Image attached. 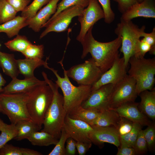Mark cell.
Instances as JSON below:
<instances>
[{
	"instance_id": "obj_1",
	"label": "cell",
	"mask_w": 155,
	"mask_h": 155,
	"mask_svg": "<svg viewBox=\"0 0 155 155\" xmlns=\"http://www.w3.org/2000/svg\"><path fill=\"white\" fill-rule=\"evenodd\" d=\"M93 27L89 29L80 42L83 47L81 57L83 59L90 53L92 58L103 73L120 57L119 50L121 45V38L120 36H117L115 39L109 42L98 41L93 36Z\"/></svg>"
},
{
	"instance_id": "obj_2",
	"label": "cell",
	"mask_w": 155,
	"mask_h": 155,
	"mask_svg": "<svg viewBox=\"0 0 155 155\" xmlns=\"http://www.w3.org/2000/svg\"><path fill=\"white\" fill-rule=\"evenodd\" d=\"M42 73L44 80L51 88L53 96L45 114L43 124L44 128L41 131L47 132L59 139L67 114L64 107L63 96L59 92L58 85L48 79L45 72L43 71Z\"/></svg>"
},
{
	"instance_id": "obj_3",
	"label": "cell",
	"mask_w": 155,
	"mask_h": 155,
	"mask_svg": "<svg viewBox=\"0 0 155 155\" xmlns=\"http://www.w3.org/2000/svg\"><path fill=\"white\" fill-rule=\"evenodd\" d=\"M63 59L58 63L61 65L63 70L64 77H61L58 71L50 67L47 63L44 67L51 70L55 75L57 80L55 83L62 90L64 100V106L67 114L81 106L82 103L88 97L92 91V86L79 85H73L67 76L66 70L63 64Z\"/></svg>"
},
{
	"instance_id": "obj_4",
	"label": "cell",
	"mask_w": 155,
	"mask_h": 155,
	"mask_svg": "<svg viewBox=\"0 0 155 155\" xmlns=\"http://www.w3.org/2000/svg\"><path fill=\"white\" fill-rule=\"evenodd\" d=\"M46 83L37 85L28 92L27 111L32 120L42 127L46 113L51 104L53 92Z\"/></svg>"
},
{
	"instance_id": "obj_5",
	"label": "cell",
	"mask_w": 155,
	"mask_h": 155,
	"mask_svg": "<svg viewBox=\"0 0 155 155\" xmlns=\"http://www.w3.org/2000/svg\"><path fill=\"white\" fill-rule=\"evenodd\" d=\"M128 74L135 81L138 95L145 90L154 88L155 83V58L146 59L133 56L129 59Z\"/></svg>"
},
{
	"instance_id": "obj_6",
	"label": "cell",
	"mask_w": 155,
	"mask_h": 155,
	"mask_svg": "<svg viewBox=\"0 0 155 155\" xmlns=\"http://www.w3.org/2000/svg\"><path fill=\"white\" fill-rule=\"evenodd\" d=\"M145 26L139 28L131 20L121 21L115 30V33L121 36L120 51L123 54L125 63L127 67L130 58L137 53L140 38L145 32Z\"/></svg>"
},
{
	"instance_id": "obj_7",
	"label": "cell",
	"mask_w": 155,
	"mask_h": 155,
	"mask_svg": "<svg viewBox=\"0 0 155 155\" xmlns=\"http://www.w3.org/2000/svg\"><path fill=\"white\" fill-rule=\"evenodd\" d=\"M28 95V93H0V105L3 113L7 115L11 123L15 124L22 120L32 121L26 106Z\"/></svg>"
},
{
	"instance_id": "obj_8",
	"label": "cell",
	"mask_w": 155,
	"mask_h": 155,
	"mask_svg": "<svg viewBox=\"0 0 155 155\" xmlns=\"http://www.w3.org/2000/svg\"><path fill=\"white\" fill-rule=\"evenodd\" d=\"M66 72L68 77L79 85L92 86L103 73L92 58L83 63L72 66Z\"/></svg>"
},
{
	"instance_id": "obj_9",
	"label": "cell",
	"mask_w": 155,
	"mask_h": 155,
	"mask_svg": "<svg viewBox=\"0 0 155 155\" xmlns=\"http://www.w3.org/2000/svg\"><path fill=\"white\" fill-rule=\"evenodd\" d=\"M136 82L127 74L113 88L111 96L109 108L115 109L125 104L135 102L137 96L136 90Z\"/></svg>"
},
{
	"instance_id": "obj_10",
	"label": "cell",
	"mask_w": 155,
	"mask_h": 155,
	"mask_svg": "<svg viewBox=\"0 0 155 155\" xmlns=\"http://www.w3.org/2000/svg\"><path fill=\"white\" fill-rule=\"evenodd\" d=\"M84 8L80 6L74 5L60 12L43 26L42 28L46 27V28L40 35V38L51 32H59L66 30L73 18L80 15Z\"/></svg>"
},
{
	"instance_id": "obj_11",
	"label": "cell",
	"mask_w": 155,
	"mask_h": 155,
	"mask_svg": "<svg viewBox=\"0 0 155 155\" xmlns=\"http://www.w3.org/2000/svg\"><path fill=\"white\" fill-rule=\"evenodd\" d=\"M84 8L78 20L81 25L79 34L76 37L80 42L83 39L88 30L99 20L104 18V14L98 0H90L87 6Z\"/></svg>"
},
{
	"instance_id": "obj_12",
	"label": "cell",
	"mask_w": 155,
	"mask_h": 155,
	"mask_svg": "<svg viewBox=\"0 0 155 155\" xmlns=\"http://www.w3.org/2000/svg\"><path fill=\"white\" fill-rule=\"evenodd\" d=\"M114 85H104L92 91L87 98L82 104L83 108L94 110L100 112L109 109V103Z\"/></svg>"
},
{
	"instance_id": "obj_13",
	"label": "cell",
	"mask_w": 155,
	"mask_h": 155,
	"mask_svg": "<svg viewBox=\"0 0 155 155\" xmlns=\"http://www.w3.org/2000/svg\"><path fill=\"white\" fill-rule=\"evenodd\" d=\"M63 128L69 137L75 141L92 143L89 139V135L93 128L88 123L71 118L67 114Z\"/></svg>"
},
{
	"instance_id": "obj_14",
	"label": "cell",
	"mask_w": 155,
	"mask_h": 155,
	"mask_svg": "<svg viewBox=\"0 0 155 155\" xmlns=\"http://www.w3.org/2000/svg\"><path fill=\"white\" fill-rule=\"evenodd\" d=\"M127 67L123 57H119L110 68L103 73L98 80L92 86V91L106 84H116L127 74Z\"/></svg>"
},
{
	"instance_id": "obj_15",
	"label": "cell",
	"mask_w": 155,
	"mask_h": 155,
	"mask_svg": "<svg viewBox=\"0 0 155 155\" xmlns=\"http://www.w3.org/2000/svg\"><path fill=\"white\" fill-rule=\"evenodd\" d=\"M89 135L92 143L99 147H103L105 143L112 144L117 148L120 146L119 136L114 127H93Z\"/></svg>"
},
{
	"instance_id": "obj_16",
	"label": "cell",
	"mask_w": 155,
	"mask_h": 155,
	"mask_svg": "<svg viewBox=\"0 0 155 155\" xmlns=\"http://www.w3.org/2000/svg\"><path fill=\"white\" fill-rule=\"evenodd\" d=\"M146 18H155V3L154 0H144L131 6L122 14L121 21L131 20L137 17Z\"/></svg>"
},
{
	"instance_id": "obj_17",
	"label": "cell",
	"mask_w": 155,
	"mask_h": 155,
	"mask_svg": "<svg viewBox=\"0 0 155 155\" xmlns=\"http://www.w3.org/2000/svg\"><path fill=\"white\" fill-rule=\"evenodd\" d=\"M59 0H52L40 9L34 17L27 20L28 27L35 32H39L51 16L56 12Z\"/></svg>"
},
{
	"instance_id": "obj_18",
	"label": "cell",
	"mask_w": 155,
	"mask_h": 155,
	"mask_svg": "<svg viewBox=\"0 0 155 155\" xmlns=\"http://www.w3.org/2000/svg\"><path fill=\"white\" fill-rule=\"evenodd\" d=\"M138 103L135 102H130L113 109L120 117L126 118L133 122L137 123L142 126H148L152 123L140 110L138 108Z\"/></svg>"
},
{
	"instance_id": "obj_19",
	"label": "cell",
	"mask_w": 155,
	"mask_h": 155,
	"mask_svg": "<svg viewBox=\"0 0 155 155\" xmlns=\"http://www.w3.org/2000/svg\"><path fill=\"white\" fill-rule=\"evenodd\" d=\"M46 83L35 77L20 80L17 78H12L11 82L2 88L1 93L5 94L26 93L36 86Z\"/></svg>"
},
{
	"instance_id": "obj_20",
	"label": "cell",
	"mask_w": 155,
	"mask_h": 155,
	"mask_svg": "<svg viewBox=\"0 0 155 155\" xmlns=\"http://www.w3.org/2000/svg\"><path fill=\"white\" fill-rule=\"evenodd\" d=\"M141 100L139 103L140 110L154 122L155 120V90H145L139 95Z\"/></svg>"
},
{
	"instance_id": "obj_21",
	"label": "cell",
	"mask_w": 155,
	"mask_h": 155,
	"mask_svg": "<svg viewBox=\"0 0 155 155\" xmlns=\"http://www.w3.org/2000/svg\"><path fill=\"white\" fill-rule=\"evenodd\" d=\"M120 117L114 110L109 108L101 112L89 124L93 127H114L116 128Z\"/></svg>"
},
{
	"instance_id": "obj_22",
	"label": "cell",
	"mask_w": 155,
	"mask_h": 155,
	"mask_svg": "<svg viewBox=\"0 0 155 155\" xmlns=\"http://www.w3.org/2000/svg\"><path fill=\"white\" fill-rule=\"evenodd\" d=\"M49 57L45 61L42 59H33L26 58L17 60L19 73L22 75L25 78L34 77V71L37 67L44 65L47 63Z\"/></svg>"
},
{
	"instance_id": "obj_23",
	"label": "cell",
	"mask_w": 155,
	"mask_h": 155,
	"mask_svg": "<svg viewBox=\"0 0 155 155\" xmlns=\"http://www.w3.org/2000/svg\"><path fill=\"white\" fill-rule=\"evenodd\" d=\"M28 26L27 19L22 16H16L12 19L0 24V33L4 32L9 38L18 34L20 30Z\"/></svg>"
},
{
	"instance_id": "obj_24",
	"label": "cell",
	"mask_w": 155,
	"mask_h": 155,
	"mask_svg": "<svg viewBox=\"0 0 155 155\" xmlns=\"http://www.w3.org/2000/svg\"><path fill=\"white\" fill-rule=\"evenodd\" d=\"M0 67L4 73L12 78H17L20 73L13 54L0 51Z\"/></svg>"
},
{
	"instance_id": "obj_25",
	"label": "cell",
	"mask_w": 155,
	"mask_h": 155,
	"mask_svg": "<svg viewBox=\"0 0 155 155\" xmlns=\"http://www.w3.org/2000/svg\"><path fill=\"white\" fill-rule=\"evenodd\" d=\"M15 125L17 135L14 139L17 141L27 139L33 133L40 130L42 128L32 121L21 120Z\"/></svg>"
},
{
	"instance_id": "obj_26",
	"label": "cell",
	"mask_w": 155,
	"mask_h": 155,
	"mask_svg": "<svg viewBox=\"0 0 155 155\" xmlns=\"http://www.w3.org/2000/svg\"><path fill=\"white\" fill-rule=\"evenodd\" d=\"M101 112L94 110L86 109L81 106L67 114L71 118L83 121L89 124L98 116Z\"/></svg>"
},
{
	"instance_id": "obj_27",
	"label": "cell",
	"mask_w": 155,
	"mask_h": 155,
	"mask_svg": "<svg viewBox=\"0 0 155 155\" xmlns=\"http://www.w3.org/2000/svg\"><path fill=\"white\" fill-rule=\"evenodd\" d=\"M27 139L32 145L39 146L55 145L59 140L50 134L41 130L34 132Z\"/></svg>"
},
{
	"instance_id": "obj_28",
	"label": "cell",
	"mask_w": 155,
	"mask_h": 155,
	"mask_svg": "<svg viewBox=\"0 0 155 155\" xmlns=\"http://www.w3.org/2000/svg\"><path fill=\"white\" fill-rule=\"evenodd\" d=\"M0 148L9 141L14 139L17 135L15 124H8L0 119Z\"/></svg>"
},
{
	"instance_id": "obj_29",
	"label": "cell",
	"mask_w": 155,
	"mask_h": 155,
	"mask_svg": "<svg viewBox=\"0 0 155 155\" xmlns=\"http://www.w3.org/2000/svg\"><path fill=\"white\" fill-rule=\"evenodd\" d=\"M42 155V153L33 150L16 147L7 143L0 148V155Z\"/></svg>"
},
{
	"instance_id": "obj_30",
	"label": "cell",
	"mask_w": 155,
	"mask_h": 155,
	"mask_svg": "<svg viewBox=\"0 0 155 155\" xmlns=\"http://www.w3.org/2000/svg\"><path fill=\"white\" fill-rule=\"evenodd\" d=\"M31 43L25 36L18 34L13 39L5 43L4 44L11 51L22 53Z\"/></svg>"
},
{
	"instance_id": "obj_31",
	"label": "cell",
	"mask_w": 155,
	"mask_h": 155,
	"mask_svg": "<svg viewBox=\"0 0 155 155\" xmlns=\"http://www.w3.org/2000/svg\"><path fill=\"white\" fill-rule=\"evenodd\" d=\"M142 126L139 124L133 122L131 130L127 134L119 136L120 146L133 147Z\"/></svg>"
},
{
	"instance_id": "obj_32",
	"label": "cell",
	"mask_w": 155,
	"mask_h": 155,
	"mask_svg": "<svg viewBox=\"0 0 155 155\" xmlns=\"http://www.w3.org/2000/svg\"><path fill=\"white\" fill-rule=\"evenodd\" d=\"M17 12L7 0H0V24L13 19Z\"/></svg>"
},
{
	"instance_id": "obj_33",
	"label": "cell",
	"mask_w": 155,
	"mask_h": 155,
	"mask_svg": "<svg viewBox=\"0 0 155 155\" xmlns=\"http://www.w3.org/2000/svg\"><path fill=\"white\" fill-rule=\"evenodd\" d=\"M52 0H34L22 11L21 16L28 20L34 17L38 11L44 5Z\"/></svg>"
},
{
	"instance_id": "obj_34",
	"label": "cell",
	"mask_w": 155,
	"mask_h": 155,
	"mask_svg": "<svg viewBox=\"0 0 155 155\" xmlns=\"http://www.w3.org/2000/svg\"><path fill=\"white\" fill-rule=\"evenodd\" d=\"M43 45H35L32 43L22 53L26 58L33 59H42L44 57Z\"/></svg>"
},
{
	"instance_id": "obj_35",
	"label": "cell",
	"mask_w": 155,
	"mask_h": 155,
	"mask_svg": "<svg viewBox=\"0 0 155 155\" xmlns=\"http://www.w3.org/2000/svg\"><path fill=\"white\" fill-rule=\"evenodd\" d=\"M90 1V0H62L57 4L56 12L47 22L51 20L63 10L70 7L74 5H79L85 8L88 5Z\"/></svg>"
},
{
	"instance_id": "obj_36",
	"label": "cell",
	"mask_w": 155,
	"mask_h": 155,
	"mask_svg": "<svg viewBox=\"0 0 155 155\" xmlns=\"http://www.w3.org/2000/svg\"><path fill=\"white\" fill-rule=\"evenodd\" d=\"M145 138L146 141L148 150L154 152L155 149V125L154 123L148 126L143 130Z\"/></svg>"
},
{
	"instance_id": "obj_37",
	"label": "cell",
	"mask_w": 155,
	"mask_h": 155,
	"mask_svg": "<svg viewBox=\"0 0 155 155\" xmlns=\"http://www.w3.org/2000/svg\"><path fill=\"white\" fill-rule=\"evenodd\" d=\"M68 135L62 128L61 134L58 141L48 155H65V144Z\"/></svg>"
},
{
	"instance_id": "obj_38",
	"label": "cell",
	"mask_w": 155,
	"mask_h": 155,
	"mask_svg": "<svg viewBox=\"0 0 155 155\" xmlns=\"http://www.w3.org/2000/svg\"><path fill=\"white\" fill-rule=\"evenodd\" d=\"M133 148L136 155H143L146 154L148 150L147 144L145 138L143 130L140 131L135 143Z\"/></svg>"
},
{
	"instance_id": "obj_39",
	"label": "cell",
	"mask_w": 155,
	"mask_h": 155,
	"mask_svg": "<svg viewBox=\"0 0 155 155\" xmlns=\"http://www.w3.org/2000/svg\"><path fill=\"white\" fill-rule=\"evenodd\" d=\"M98 1L103 11L104 14V19L105 22L108 24L111 23L115 20V15L111 8L110 0Z\"/></svg>"
},
{
	"instance_id": "obj_40",
	"label": "cell",
	"mask_w": 155,
	"mask_h": 155,
	"mask_svg": "<svg viewBox=\"0 0 155 155\" xmlns=\"http://www.w3.org/2000/svg\"><path fill=\"white\" fill-rule=\"evenodd\" d=\"M120 119L116 128L120 136L125 135L132 129L133 122L124 117H120Z\"/></svg>"
},
{
	"instance_id": "obj_41",
	"label": "cell",
	"mask_w": 155,
	"mask_h": 155,
	"mask_svg": "<svg viewBox=\"0 0 155 155\" xmlns=\"http://www.w3.org/2000/svg\"><path fill=\"white\" fill-rule=\"evenodd\" d=\"M143 38L141 40L146 42L150 45L151 49L149 52L152 55L155 54V27H154L151 32L146 33L145 32L143 33Z\"/></svg>"
},
{
	"instance_id": "obj_42",
	"label": "cell",
	"mask_w": 155,
	"mask_h": 155,
	"mask_svg": "<svg viewBox=\"0 0 155 155\" xmlns=\"http://www.w3.org/2000/svg\"><path fill=\"white\" fill-rule=\"evenodd\" d=\"M7 0L17 12L23 11L31 1V0Z\"/></svg>"
},
{
	"instance_id": "obj_43",
	"label": "cell",
	"mask_w": 155,
	"mask_h": 155,
	"mask_svg": "<svg viewBox=\"0 0 155 155\" xmlns=\"http://www.w3.org/2000/svg\"><path fill=\"white\" fill-rule=\"evenodd\" d=\"M151 49V47L150 45L140 40L139 43L137 52L134 56L138 58L144 57L146 54L149 52Z\"/></svg>"
},
{
	"instance_id": "obj_44",
	"label": "cell",
	"mask_w": 155,
	"mask_h": 155,
	"mask_svg": "<svg viewBox=\"0 0 155 155\" xmlns=\"http://www.w3.org/2000/svg\"><path fill=\"white\" fill-rule=\"evenodd\" d=\"M113 0L118 3V9L122 14L126 11L132 5L138 2V0Z\"/></svg>"
},
{
	"instance_id": "obj_45",
	"label": "cell",
	"mask_w": 155,
	"mask_h": 155,
	"mask_svg": "<svg viewBox=\"0 0 155 155\" xmlns=\"http://www.w3.org/2000/svg\"><path fill=\"white\" fill-rule=\"evenodd\" d=\"M66 146L65 148V155H74L76 152L75 141L69 137L67 140Z\"/></svg>"
},
{
	"instance_id": "obj_46",
	"label": "cell",
	"mask_w": 155,
	"mask_h": 155,
	"mask_svg": "<svg viewBox=\"0 0 155 155\" xmlns=\"http://www.w3.org/2000/svg\"><path fill=\"white\" fill-rule=\"evenodd\" d=\"M92 143H86L76 142V147L79 155H85L91 147Z\"/></svg>"
},
{
	"instance_id": "obj_47",
	"label": "cell",
	"mask_w": 155,
	"mask_h": 155,
	"mask_svg": "<svg viewBox=\"0 0 155 155\" xmlns=\"http://www.w3.org/2000/svg\"><path fill=\"white\" fill-rule=\"evenodd\" d=\"M117 155H135V152L133 147L119 146Z\"/></svg>"
},
{
	"instance_id": "obj_48",
	"label": "cell",
	"mask_w": 155,
	"mask_h": 155,
	"mask_svg": "<svg viewBox=\"0 0 155 155\" xmlns=\"http://www.w3.org/2000/svg\"><path fill=\"white\" fill-rule=\"evenodd\" d=\"M6 82L3 77L2 74L0 73V93L1 92L2 87L4 86Z\"/></svg>"
},
{
	"instance_id": "obj_49",
	"label": "cell",
	"mask_w": 155,
	"mask_h": 155,
	"mask_svg": "<svg viewBox=\"0 0 155 155\" xmlns=\"http://www.w3.org/2000/svg\"><path fill=\"white\" fill-rule=\"evenodd\" d=\"M3 113V111L2 109L1 108V106L0 105V113Z\"/></svg>"
},
{
	"instance_id": "obj_50",
	"label": "cell",
	"mask_w": 155,
	"mask_h": 155,
	"mask_svg": "<svg viewBox=\"0 0 155 155\" xmlns=\"http://www.w3.org/2000/svg\"><path fill=\"white\" fill-rule=\"evenodd\" d=\"M139 3H140L142 2L144 0H138Z\"/></svg>"
},
{
	"instance_id": "obj_51",
	"label": "cell",
	"mask_w": 155,
	"mask_h": 155,
	"mask_svg": "<svg viewBox=\"0 0 155 155\" xmlns=\"http://www.w3.org/2000/svg\"><path fill=\"white\" fill-rule=\"evenodd\" d=\"M1 46V44H0V46Z\"/></svg>"
}]
</instances>
